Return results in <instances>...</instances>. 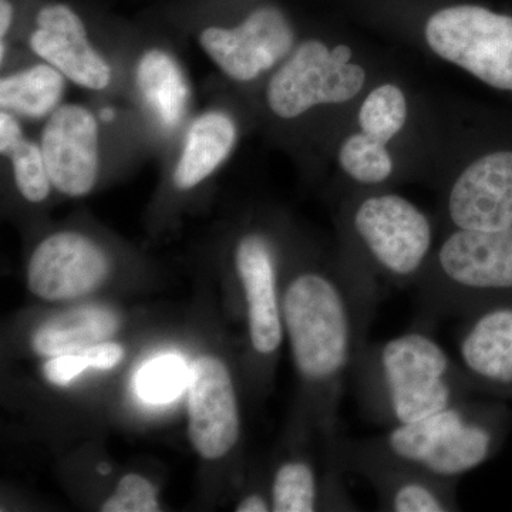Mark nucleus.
Listing matches in <instances>:
<instances>
[{
    "label": "nucleus",
    "mask_w": 512,
    "mask_h": 512,
    "mask_svg": "<svg viewBox=\"0 0 512 512\" xmlns=\"http://www.w3.org/2000/svg\"><path fill=\"white\" fill-rule=\"evenodd\" d=\"M320 501L318 476L306 458H289L274 474L271 488L272 511L312 512Z\"/></svg>",
    "instance_id": "nucleus-22"
},
{
    "label": "nucleus",
    "mask_w": 512,
    "mask_h": 512,
    "mask_svg": "<svg viewBox=\"0 0 512 512\" xmlns=\"http://www.w3.org/2000/svg\"><path fill=\"white\" fill-rule=\"evenodd\" d=\"M99 471L101 474H109L110 473L109 464H101V466L99 467Z\"/></svg>",
    "instance_id": "nucleus-33"
},
{
    "label": "nucleus",
    "mask_w": 512,
    "mask_h": 512,
    "mask_svg": "<svg viewBox=\"0 0 512 512\" xmlns=\"http://www.w3.org/2000/svg\"><path fill=\"white\" fill-rule=\"evenodd\" d=\"M30 46L73 83L90 90L109 86V64L90 45L82 20L67 6L50 5L40 10Z\"/></svg>",
    "instance_id": "nucleus-15"
},
{
    "label": "nucleus",
    "mask_w": 512,
    "mask_h": 512,
    "mask_svg": "<svg viewBox=\"0 0 512 512\" xmlns=\"http://www.w3.org/2000/svg\"><path fill=\"white\" fill-rule=\"evenodd\" d=\"M86 356L89 362L90 369L97 370H110L119 365L124 357L123 346L119 343L104 342L97 343V345L90 346V348L80 350Z\"/></svg>",
    "instance_id": "nucleus-28"
},
{
    "label": "nucleus",
    "mask_w": 512,
    "mask_h": 512,
    "mask_svg": "<svg viewBox=\"0 0 512 512\" xmlns=\"http://www.w3.org/2000/svg\"><path fill=\"white\" fill-rule=\"evenodd\" d=\"M420 320L467 318L512 291V227L451 229L416 284Z\"/></svg>",
    "instance_id": "nucleus-3"
},
{
    "label": "nucleus",
    "mask_w": 512,
    "mask_h": 512,
    "mask_svg": "<svg viewBox=\"0 0 512 512\" xmlns=\"http://www.w3.org/2000/svg\"><path fill=\"white\" fill-rule=\"evenodd\" d=\"M190 439L207 460L227 456L238 443L241 420L237 394L225 363L214 356L195 360L188 376Z\"/></svg>",
    "instance_id": "nucleus-10"
},
{
    "label": "nucleus",
    "mask_w": 512,
    "mask_h": 512,
    "mask_svg": "<svg viewBox=\"0 0 512 512\" xmlns=\"http://www.w3.org/2000/svg\"><path fill=\"white\" fill-rule=\"evenodd\" d=\"M409 117L406 94L397 84L384 83L375 87L360 106L357 121L360 131L389 144L402 133Z\"/></svg>",
    "instance_id": "nucleus-21"
},
{
    "label": "nucleus",
    "mask_w": 512,
    "mask_h": 512,
    "mask_svg": "<svg viewBox=\"0 0 512 512\" xmlns=\"http://www.w3.org/2000/svg\"><path fill=\"white\" fill-rule=\"evenodd\" d=\"M64 90L63 74L55 67L37 64L0 82V106L29 119H42L56 110Z\"/></svg>",
    "instance_id": "nucleus-20"
},
{
    "label": "nucleus",
    "mask_w": 512,
    "mask_h": 512,
    "mask_svg": "<svg viewBox=\"0 0 512 512\" xmlns=\"http://www.w3.org/2000/svg\"><path fill=\"white\" fill-rule=\"evenodd\" d=\"M200 42L227 76L251 82L289 56L293 30L281 10L265 6L254 10L237 28L205 29Z\"/></svg>",
    "instance_id": "nucleus-9"
},
{
    "label": "nucleus",
    "mask_w": 512,
    "mask_h": 512,
    "mask_svg": "<svg viewBox=\"0 0 512 512\" xmlns=\"http://www.w3.org/2000/svg\"><path fill=\"white\" fill-rule=\"evenodd\" d=\"M377 453L419 467L433 476L460 481L488 460L497 443L490 413L467 399L413 423L362 439Z\"/></svg>",
    "instance_id": "nucleus-4"
},
{
    "label": "nucleus",
    "mask_w": 512,
    "mask_h": 512,
    "mask_svg": "<svg viewBox=\"0 0 512 512\" xmlns=\"http://www.w3.org/2000/svg\"><path fill=\"white\" fill-rule=\"evenodd\" d=\"M365 417L384 429L413 423L467 399L466 370L424 328L360 350L350 373Z\"/></svg>",
    "instance_id": "nucleus-2"
},
{
    "label": "nucleus",
    "mask_w": 512,
    "mask_h": 512,
    "mask_svg": "<svg viewBox=\"0 0 512 512\" xmlns=\"http://www.w3.org/2000/svg\"><path fill=\"white\" fill-rule=\"evenodd\" d=\"M100 119L103 120V121H111V120H114V111L109 109V107H107V109H103L100 111Z\"/></svg>",
    "instance_id": "nucleus-32"
},
{
    "label": "nucleus",
    "mask_w": 512,
    "mask_h": 512,
    "mask_svg": "<svg viewBox=\"0 0 512 512\" xmlns=\"http://www.w3.org/2000/svg\"><path fill=\"white\" fill-rule=\"evenodd\" d=\"M13 8L9 0H0V35L5 36L12 23Z\"/></svg>",
    "instance_id": "nucleus-31"
},
{
    "label": "nucleus",
    "mask_w": 512,
    "mask_h": 512,
    "mask_svg": "<svg viewBox=\"0 0 512 512\" xmlns=\"http://www.w3.org/2000/svg\"><path fill=\"white\" fill-rule=\"evenodd\" d=\"M40 148L56 190L70 197L92 191L99 173V127L89 110L66 104L53 111Z\"/></svg>",
    "instance_id": "nucleus-12"
},
{
    "label": "nucleus",
    "mask_w": 512,
    "mask_h": 512,
    "mask_svg": "<svg viewBox=\"0 0 512 512\" xmlns=\"http://www.w3.org/2000/svg\"><path fill=\"white\" fill-rule=\"evenodd\" d=\"M103 512H154L158 508L157 493L147 478L127 474L117 484L116 491L101 507Z\"/></svg>",
    "instance_id": "nucleus-26"
},
{
    "label": "nucleus",
    "mask_w": 512,
    "mask_h": 512,
    "mask_svg": "<svg viewBox=\"0 0 512 512\" xmlns=\"http://www.w3.org/2000/svg\"><path fill=\"white\" fill-rule=\"evenodd\" d=\"M350 231L365 255L363 271L396 285L416 284L429 264L433 224L426 212L399 194H373L353 208Z\"/></svg>",
    "instance_id": "nucleus-5"
},
{
    "label": "nucleus",
    "mask_w": 512,
    "mask_h": 512,
    "mask_svg": "<svg viewBox=\"0 0 512 512\" xmlns=\"http://www.w3.org/2000/svg\"><path fill=\"white\" fill-rule=\"evenodd\" d=\"M235 265L248 309L249 340L259 357L269 359L281 348L284 338L282 293L272 242L265 235L248 234L239 241Z\"/></svg>",
    "instance_id": "nucleus-14"
},
{
    "label": "nucleus",
    "mask_w": 512,
    "mask_h": 512,
    "mask_svg": "<svg viewBox=\"0 0 512 512\" xmlns=\"http://www.w3.org/2000/svg\"><path fill=\"white\" fill-rule=\"evenodd\" d=\"M137 86L141 97L161 127L171 130L187 111L190 90L175 60L163 50H150L137 66Z\"/></svg>",
    "instance_id": "nucleus-19"
},
{
    "label": "nucleus",
    "mask_w": 512,
    "mask_h": 512,
    "mask_svg": "<svg viewBox=\"0 0 512 512\" xmlns=\"http://www.w3.org/2000/svg\"><path fill=\"white\" fill-rule=\"evenodd\" d=\"M272 511V504L264 497V495L255 493L245 497L238 504L237 512H266Z\"/></svg>",
    "instance_id": "nucleus-30"
},
{
    "label": "nucleus",
    "mask_w": 512,
    "mask_h": 512,
    "mask_svg": "<svg viewBox=\"0 0 512 512\" xmlns=\"http://www.w3.org/2000/svg\"><path fill=\"white\" fill-rule=\"evenodd\" d=\"M8 157L12 160L13 174L20 194L30 202L46 200L52 180L42 148L28 140H22L10 151Z\"/></svg>",
    "instance_id": "nucleus-25"
},
{
    "label": "nucleus",
    "mask_w": 512,
    "mask_h": 512,
    "mask_svg": "<svg viewBox=\"0 0 512 512\" xmlns=\"http://www.w3.org/2000/svg\"><path fill=\"white\" fill-rule=\"evenodd\" d=\"M5 53H6V45L5 42L2 40V46H0V60H5Z\"/></svg>",
    "instance_id": "nucleus-34"
},
{
    "label": "nucleus",
    "mask_w": 512,
    "mask_h": 512,
    "mask_svg": "<svg viewBox=\"0 0 512 512\" xmlns=\"http://www.w3.org/2000/svg\"><path fill=\"white\" fill-rule=\"evenodd\" d=\"M431 52L494 89L512 92V18L477 5L440 9L427 20Z\"/></svg>",
    "instance_id": "nucleus-6"
},
{
    "label": "nucleus",
    "mask_w": 512,
    "mask_h": 512,
    "mask_svg": "<svg viewBox=\"0 0 512 512\" xmlns=\"http://www.w3.org/2000/svg\"><path fill=\"white\" fill-rule=\"evenodd\" d=\"M109 271V259L92 239L76 232H59L40 242L33 252L28 285L46 301H67L99 288Z\"/></svg>",
    "instance_id": "nucleus-11"
},
{
    "label": "nucleus",
    "mask_w": 512,
    "mask_h": 512,
    "mask_svg": "<svg viewBox=\"0 0 512 512\" xmlns=\"http://www.w3.org/2000/svg\"><path fill=\"white\" fill-rule=\"evenodd\" d=\"M237 141V127L228 114L210 111L192 123L183 154L175 167L174 181L190 190L210 177L229 156Z\"/></svg>",
    "instance_id": "nucleus-18"
},
{
    "label": "nucleus",
    "mask_w": 512,
    "mask_h": 512,
    "mask_svg": "<svg viewBox=\"0 0 512 512\" xmlns=\"http://www.w3.org/2000/svg\"><path fill=\"white\" fill-rule=\"evenodd\" d=\"M451 229L512 227V151H494L467 165L448 191Z\"/></svg>",
    "instance_id": "nucleus-13"
},
{
    "label": "nucleus",
    "mask_w": 512,
    "mask_h": 512,
    "mask_svg": "<svg viewBox=\"0 0 512 512\" xmlns=\"http://www.w3.org/2000/svg\"><path fill=\"white\" fill-rule=\"evenodd\" d=\"M86 369H90V366L83 352L67 353L49 357L43 366V376L47 382L56 386H69Z\"/></svg>",
    "instance_id": "nucleus-27"
},
{
    "label": "nucleus",
    "mask_w": 512,
    "mask_h": 512,
    "mask_svg": "<svg viewBox=\"0 0 512 512\" xmlns=\"http://www.w3.org/2000/svg\"><path fill=\"white\" fill-rule=\"evenodd\" d=\"M119 326V316L106 306H79L40 325L33 335L32 346L45 357L76 353L109 340Z\"/></svg>",
    "instance_id": "nucleus-17"
},
{
    "label": "nucleus",
    "mask_w": 512,
    "mask_h": 512,
    "mask_svg": "<svg viewBox=\"0 0 512 512\" xmlns=\"http://www.w3.org/2000/svg\"><path fill=\"white\" fill-rule=\"evenodd\" d=\"M379 288L355 262L342 271L299 272L282 293V318L293 362L316 397L319 420L333 437L343 386L367 342Z\"/></svg>",
    "instance_id": "nucleus-1"
},
{
    "label": "nucleus",
    "mask_w": 512,
    "mask_h": 512,
    "mask_svg": "<svg viewBox=\"0 0 512 512\" xmlns=\"http://www.w3.org/2000/svg\"><path fill=\"white\" fill-rule=\"evenodd\" d=\"M336 457L343 471L365 478L375 490L379 510L389 512L460 511L456 480L377 453L360 440H336Z\"/></svg>",
    "instance_id": "nucleus-8"
},
{
    "label": "nucleus",
    "mask_w": 512,
    "mask_h": 512,
    "mask_svg": "<svg viewBox=\"0 0 512 512\" xmlns=\"http://www.w3.org/2000/svg\"><path fill=\"white\" fill-rule=\"evenodd\" d=\"M22 140H25V137L15 114L3 110L0 114V151L3 156H8Z\"/></svg>",
    "instance_id": "nucleus-29"
},
{
    "label": "nucleus",
    "mask_w": 512,
    "mask_h": 512,
    "mask_svg": "<svg viewBox=\"0 0 512 512\" xmlns=\"http://www.w3.org/2000/svg\"><path fill=\"white\" fill-rule=\"evenodd\" d=\"M338 158L343 173L357 184L379 185L393 175L394 161L387 144L363 131L343 141Z\"/></svg>",
    "instance_id": "nucleus-23"
},
{
    "label": "nucleus",
    "mask_w": 512,
    "mask_h": 512,
    "mask_svg": "<svg viewBox=\"0 0 512 512\" xmlns=\"http://www.w3.org/2000/svg\"><path fill=\"white\" fill-rule=\"evenodd\" d=\"M190 372L180 357L160 356L141 367L136 389L141 400L150 404L173 402L183 392Z\"/></svg>",
    "instance_id": "nucleus-24"
},
{
    "label": "nucleus",
    "mask_w": 512,
    "mask_h": 512,
    "mask_svg": "<svg viewBox=\"0 0 512 512\" xmlns=\"http://www.w3.org/2000/svg\"><path fill=\"white\" fill-rule=\"evenodd\" d=\"M346 45L329 47L320 40H306L286 57L266 89L269 109L291 120L322 104H343L365 87L367 74L352 62Z\"/></svg>",
    "instance_id": "nucleus-7"
},
{
    "label": "nucleus",
    "mask_w": 512,
    "mask_h": 512,
    "mask_svg": "<svg viewBox=\"0 0 512 512\" xmlns=\"http://www.w3.org/2000/svg\"><path fill=\"white\" fill-rule=\"evenodd\" d=\"M460 363L474 387L512 389V308L497 306L463 319Z\"/></svg>",
    "instance_id": "nucleus-16"
}]
</instances>
